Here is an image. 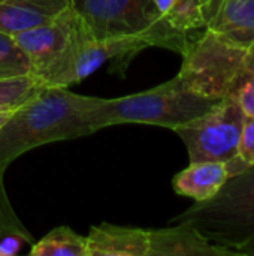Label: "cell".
Wrapping results in <instances>:
<instances>
[{
  "mask_svg": "<svg viewBox=\"0 0 254 256\" xmlns=\"http://www.w3.org/2000/svg\"><path fill=\"white\" fill-rule=\"evenodd\" d=\"M100 98L82 96L66 87L43 86L15 108L0 128V182L10 162L43 144L90 135L91 111Z\"/></svg>",
  "mask_w": 254,
  "mask_h": 256,
  "instance_id": "1",
  "label": "cell"
},
{
  "mask_svg": "<svg viewBox=\"0 0 254 256\" xmlns=\"http://www.w3.org/2000/svg\"><path fill=\"white\" fill-rule=\"evenodd\" d=\"M234 256H254V165L228 178L210 200L177 218Z\"/></svg>",
  "mask_w": 254,
  "mask_h": 256,
  "instance_id": "2",
  "label": "cell"
},
{
  "mask_svg": "<svg viewBox=\"0 0 254 256\" xmlns=\"http://www.w3.org/2000/svg\"><path fill=\"white\" fill-rule=\"evenodd\" d=\"M222 99L201 96L174 80L154 88L115 98L99 99L91 111L94 130L114 124H153L175 129L213 110Z\"/></svg>",
  "mask_w": 254,
  "mask_h": 256,
  "instance_id": "3",
  "label": "cell"
},
{
  "mask_svg": "<svg viewBox=\"0 0 254 256\" xmlns=\"http://www.w3.org/2000/svg\"><path fill=\"white\" fill-rule=\"evenodd\" d=\"M181 56V69L172 80L207 98L234 99L254 72V48L234 45L208 28L195 36Z\"/></svg>",
  "mask_w": 254,
  "mask_h": 256,
  "instance_id": "4",
  "label": "cell"
},
{
  "mask_svg": "<svg viewBox=\"0 0 254 256\" xmlns=\"http://www.w3.org/2000/svg\"><path fill=\"white\" fill-rule=\"evenodd\" d=\"M70 8L96 39L157 32L165 48L183 54L189 40L162 24L150 0H70Z\"/></svg>",
  "mask_w": 254,
  "mask_h": 256,
  "instance_id": "5",
  "label": "cell"
},
{
  "mask_svg": "<svg viewBox=\"0 0 254 256\" xmlns=\"http://www.w3.org/2000/svg\"><path fill=\"white\" fill-rule=\"evenodd\" d=\"M150 46L165 48V40L157 32L96 39L87 28H84L73 42L64 60L42 81V84L46 87L69 88L70 86L90 76L106 60H130L135 54Z\"/></svg>",
  "mask_w": 254,
  "mask_h": 256,
  "instance_id": "6",
  "label": "cell"
},
{
  "mask_svg": "<svg viewBox=\"0 0 254 256\" xmlns=\"http://www.w3.org/2000/svg\"><path fill=\"white\" fill-rule=\"evenodd\" d=\"M244 112L234 99H222L207 114L174 129L187 147L190 162H228L238 156Z\"/></svg>",
  "mask_w": 254,
  "mask_h": 256,
  "instance_id": "7",
  "label": "cell"
},
{
  "mask_svg": "<svg viewBox=\"0 0 254 256\" xmlns=\"http://www.w3.org/2000/svg\"><path fill=\"white\" fill-rule=\"evenodd\" d=\"M84 28V22L69 4L54 20L12 36L28 58L31 74L42 82L64 60Z\"/></svg>",
  "mask_w": 254,
  "mask_h": 256,
  "instance_id": "8",
  "label": "cell"
},
{
  "mask_svg": "<svg viewBox=\"0 0 254 256\" xmlns=\"http://www.w3.org/2000/svg\"><path fill=\"white\" fill-rule=\"evenodd\" d=\"M148 256H234L231 250L211 243L189 222L148 230Z\"/></svg>",
  "mask_w": 254,
  "mask_h": 256,
  "instance_id": "9",
  "label": "cell"
},
{
  "mask_svg": "<svg viewBox=\"0 0 254 256\" xmlns=\"http://www.w3.org/2000/svg\"><path fill=\"white\" fill-rule=\"evenodd\" d=\"M85 238L87 256H148V230L103 222L91 226Z\"/></svg>",
  "mask_w": 254,
  "mask_h": 256,
  "instance_id": "10",
  "label": "cell"
},
{
  "mask_svg": "<svg viewBox=\"0 0 254 256\" xmlns=\"http://www.w3.org/2000/svg\"><path fill=\"white\" fill-rule=\"evenodd\" d=\"M205 28L243 48H254V0H220Z\"/></svg>",
  "mask_w": 254,
  "mask_h": 256,
  "instance_id": "11",
  "label": "cell"
},
{
  "mask_svg": "<svg viewBox=\"0 0 254 256\" xmlns=\"http://www.w3.org/2000/svg\"><path fill=\"white\" fill-rule=\"evenodd\" d=\"M231 176L232 171L228 162L198 160L190 162L186 170L178 172L172 180V186L178 195L201 202L213 198Z\"/></svg>",
  "mask_w": 254,
  "mask_h": 256,
  "instance_id": "12",
  "label": "cell"
},
{
  "mask_svg": "<svg viewBox=\"0 0 254 256\" xmlns=\"http://www.w3.org/2000/svg\"><path fill=\"white\" fill-rule=\"evenodd\" d=\"M70 0H0V32L16 34L54 20Z\"/></svg>",
  "mask_w": 254,
  "mask_h": 256,
  "instance_id": "13",
  "label": "cell"
},
{
  "mask_svg": "<svg viewBox=\"0 0 254 256\" xmlns=\"http://www.w3.org/2000/svg\"><path fill=\"white\" fill-rule=\"evenodd\" d=\"M33 256H87V238L69 226L51 230L39 242L31 243Z\"/></svg>",
  "mask_w": 254,
  "mask_h": 256,
  "instance_id": "14",
  "label": "cell"
},
{
  "mask_svg": "<svg viewBox=\"0 0 254 256\" xmlns=\"http://www.w3.org/2000/svg\"><path fill=\"white\" fill-rule=\"evenodd\" d=\"M43 84L33 74L0 78V108H18L34 96Z\"/></svg>",
  "mask_w": 254,
  "mask_h": 256,
  "instance_id": "15",
  "label": "cell"
},
{
  "mask_svg": "<svg viewBox=\"0 0 254 256\" xmlns=\"http://www.w3.org/2000/svg\"><path fill=\"white\" fill-rule=\"evenodd\" d=\"M0 69L15 74H31L25 54L13 40V36L0 32Z\"/></svg>",
  "mask_w": 254,
  "mask_h": 256,
  "instance_id": "16",
  "label": "cell"
},
{
  "mask_svg": "<svg viewBox=\"0 0 254 256\" xmlns=\"http://www.w3.org/2000/svg\"><path fill=\"white\" fill-rule=\"evenodd\" d=\"M238 156L246 165H254V116H246L244 118Z\"/></svg>",
  "mask_w": 254,
  "mask_h": 256,
  "instance_id": "17",
  "label": "cell"
},
{
  "mask_svg": "<svg viewBox=\"0 0 254 256\" xmlns=\"http://www.w3.org/2000/svg\"><path fill=\"white\" fill-rule=\"evenodd\" d=\"M4 234H27V231L19 225L15 214L12 213L4 190H3V182H0V236Z\"/></svg>",
  "mask_w": 254,
  "mask_h": 256,
  "instance_id": "18",
  "label": "cell"
},
{
  "mask_svg": "<svg viewBox=\"0 0 254 256\" xmlns=\"http://www.w3.org/2000/svg\"><path fill=\"white\" fill-rule=\"evenodd\" d=\"M234 100L240 105L244 116H254V72L240 87Z\"/></svg>",
  "mask_w": 254,
  "mask_h": 256,
  "instance_id": "19",
  "label": "cell"
},
{
  "mask_svg": "<svg viewBox=\"0 0 254 256\" xmlns=\"http://www.w3.org/2000/svg\"><path fill=\"white\" fill-rule=\"evenodd\" d=\"M219 2H220V0H202V3H204V9H205L207 22H208V20L211 18V15L214 14V10H216V8H217Z\"/></svg>",
  "mask_w": 254,
  "mask_h": 256,
  "instance_id": "20",
  "label": "cell"
},
{
  "mask_svg": "<svg viewBox=\"0 0 254 256\" xmlns=\"http://www.w3.org/2000/svg\"><path fill=\"white\" fill-rule=\"evenodd\" d=\"M15 108H0V128L7 122V118L12 116Z\"/></svg>",
  "mask_w": 254,
  "mask_h": 256,
  "instance_id": "21",
  "label": "cell"
},
{
  "mask_svg": "<svg viewBox=\"0 0 254 256\" xmlns=\"http://www.w3.org/2000/svg\"><path fill=\"white\" fill-rule=\"evenodd\" d=\"M12 75H19V74L10 72V70H6V69H0V78L1 76H12Z\"/></svg>",
  "mask_w": 254,
  "mask_h": 256,
  "instance_id": "22",
  "label": "cell"
}]
</instances>
